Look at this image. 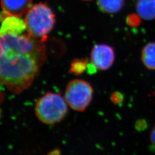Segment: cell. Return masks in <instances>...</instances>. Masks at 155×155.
<instances>
[{
	"label": "cell",
	"instance_id": "obj_1",
	"mask_svg": "<svg viewBox=\"0 0 155 155\" xmlns=\"http://www.w3.org/2000/svg\"><path fill=\"white\" fill-rule=\"evenodd\" d=\"M44 42L27 34L0 36V82L12 93L28 89L47 60Z\"/></svg>",
	"mask_w": 155,
	"mask_h": 155
},
{
	"label": "cell",
	"instance_id": "obj_2",
	"mask_svg": "<svg viewBox=\"0 0 155 155\" xmlns=\"http://www.w3.org/2000/svg\"><path fill=\"white\" fill-rule=\"evenodd\" d=\"M27 33L45 42L55 24V16L50 6L40 2L32 6L25 15Z\"/></svg>",
	"mask_w": 155,
	"mask_h": 155
},
{
	"label": "cell",
	"instance_id": "obj_3",
	"mask_svg": "<svg viewBox=\"0 0 155 155\" xmlns=\"http://www.w3.org/2000/svg\"><path fill=\"white\" fill-rule=\"evenodd\" d=\"M68 104L64 97L56 93L48 92L37 101L35 114L41 122L54 125L61 121L66 116Z\"/></svg>",
	"mask_w": 155,
	"mask_h": 155
},
{
	"label": "cell",
	"instance_id": "obj_4",
	"mask_svg": "<svg viewBox=\"0 0 155 155\" xmlns=\"http://www.w3.org/2000/svg\"><path fill=\"white\" fill-rule=\"evenodd\" d=\"M94 89L89 82L75 79L67 84L64 98L72 110L84 111L91 104Z\"/></svg>",
	"mask_w": 155,
	"mask_h": 155
},
{
	"label": "cell",
	"instance_id": "obj_5",
	"mask_svg": "<svg viewBox=\"0 0 155 155\" xmlns=\"http://www.w3.org/2000/svg\"><path fill=\"white\" fill-rule=\"evenodd\" d=\"M116 60V51L110 45H94L90 52V62L99 71H106L113 66Z\"/></svg>",
	"mask_w": 155,
	"mask_h": 155
},
{
	"label": "cell",
	"instance_id": "obj_6",
	"mask_svg": "<svg viewBox=\"0 0 155 155\" xmlns=\"http://www.w3.org/2000/svg\"><path fill=\"white\" fill-rule=\"evenodd\" d=\"M0 36L5 35H20L26 31L25 21L19 17L2 13L0 16Z\"/></svg>",
	"mask_w": 155,
	"mask_h": 155
},
{
	"label": "cell",
	"instance_id": "obj_7",
	"mask_svg": "<svg viewBox=\"0 0 155 155\" xmlns=\"http://www.w3.org/2000/svg\"><path fill=\"white\" fill-rule=\"evenodd\" d=\"M32 4V0H1L3 13L19 17L26 15Z\"/></svg>",
	"mask_w": 155,
	"mask_h": 155
},
{
	"label": "cell",
	"instance_id": "obj_8",
	"mask_svg": "<svg viewBox=\"0 0 155 155\" xmlns=\"http://www.w3.org/2000/svg\"><path fill=\"white\" fill-rule=\"evenodd\" d=\"M135 8L142 19L146 21L155 20V0H136Z\"/></svg>",
	"mask_w": 155,
	"mask_h": 155
},
{
	"label": "cell",
	"instance_id": "obj_9",
	"mask_svg": "<svg viewBox=\"0 0 155 155\" xmlns=\"http://www.w3.org/2000/svg\"><path fill=\"white\" fill-rule=\"evenodd\" d=\"M141 60L147 69L155 70V42L147 43L141 52Z\"/></svg>",
	"mask_w": 155,
	"mask_h": 155
},
{
	"label": "cell",
	"instance_id": "obj_10",
	"mask_svg": "<svg viewBox=\"0 0 155 155\" xmlns=\"http://www.w3.org/2000/svg\"><path fill=\"white\" fill-rule=\"evenodd\" d=\"M101 11L106 14H116L124 8L125 0H97Z\"/></svg>",
	"mask_w": 155,
	"mask_h": 155
},
{
	"label": "cell",
	"instance_id": "obj_11",
	"mask_svg": "<svg viewBox=\"0 0 155 155\" xmlns=\"http://www.w3.org/2000/svg\"><path fill=\"white\" fill-rule=\"evenodd\" d=\"M87 59H75L72 61L70 68V72L75 75H79L87 71L89 64Z\"/></svg>",
	"mask_w": 155,
	"mask_h": 155
},
{
	"label": "cell",
	"instance_id": "obj_12",
	"mask_svg": "<svg viewBox=\"0 0 155 155\" xmlns=\"http://www.w3.org/2000/svg\"><path fill=\"white\" fill-rule=\"evenodd\" d=\"M141 18L139 16V15L134 14V13H131L127 16L126 18V22L128 25V26L132 27V28H136L139 27V25L141 23Z\"/></svg>",
	"mask_w": 155,
	"mask_h": 155
},
{
	"label": "cell",
	"instance_id": "obj_13",
	"mask_svg": "<svg viewBox=\"0 0 155 155\" xmlns=\"http://www.w3.org/2000/svg\"><path fill=\"white\" fill-rule=\"evenodd\" d=\"M110 100L113 104L121 106L124 101V95L120 91H115L111 94Z\"/></svg>",
	"mask_w": 155,
	"mask_h": 155
},
{
	"label": "cell",
	"instance_id": "obj_14",
	"mask_svg": "<svg viewBox=\"0 0 155 155\" xmlns=\"http://www.w3.org/2000/svg\"><path fill=\"white\" fill-rule=\"evenodd\" d=\"M150 140L151 149L155 152V125L150 130Z\"/></svg>",
	"mask_w": 155,
	"mask_h": 155
},
{
	"label": "cell",
	"instance_id": "obj_15",
	"mask_svg": "<svg viewBox=\"0 0 155 155\" xmlns=\"http://www.w3.org/2000/svg\"><path fill=\"white\" fill-rule=\"evenodd\" d=\"M135 127L138 130H143L147 127V122L144 120H140L136 123Z\"/></svg>",
	"mask_w": 155,
	"mask_h": 155
},
{
	"label": "cell",
	"instance_id": "obj_16",
	"mask_svg": "<svg viewBox=\"0 0 155 155\" xmlns=\"http://www.w3.org/2000/svg\"><path fill=\"white\" fill-rule=\"evenodd\" d=\"M82 1H91L93 0H82Z\"/></svg>",
	"mask_w": 155,
	"mask_h": 155
}]
</instances>
